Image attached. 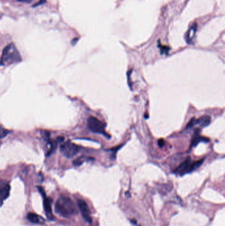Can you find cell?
I'll use <instances>...</instances> for the list:
<instances>
[{"label": "cell", "instance_id": "1", "mask_svg": "<svg viewBox=\"0 0 225 226\" xmlns=\"http://www.w3.org/2000/svg\"><path fill=\"white\" fill-rule=\"evenodd\" d=\"M55 212L63 217H69L77 213V208L71 198L64 196L58 198L55 204Z\"/></svg>", "mask_w": 225, "mask_h": 226}, {"label": "cell", "instance_id": "2", "mask_svg": "<svg viewBox=\"0 0 225 226\" xmlns=\"http://www.w3.org/2000/svg\"><path fill=\"white\" fill-rule=\"evenodd\" d=\"M21 61V57L18 50L13 43L7 45L4 49L0 60L1 65H9Z\"/></svg>", "mask_w": 225, "mask_h": 226}, {"label": "cell", "instance_id": "3", "mask_svg": "<svg viewBox=\"0 0 225 226\" xmlns=\"http://www.w3.org/2000/svg\"><path fill=\"white\" fill-rule=\"evenodd\" d=\"M87 126L90 131L98 134L107 135L105 132V124L94 117H90L87 120Z\"/></svg>", "mask_w": 225, "mask_h": 226}, {"label": "cell", "instance_id": "4", "mask_svg": "<svg viewBox=\"0 0 225 226\" xmlns=\"http://www.w3.org/2000/svg\"><path fill=\"white\" fill-rule=\"evenodd\" d=\"M62 154L67 158H71L79 152V147L71 142L67 141L60 147Z\"/></svg>", "mask_w": 225, "mask_h": 226}, {"label": "cell", "instance_id": "5", "mask_svg": "<svg viewBox=\"0 0 225 226\" xmlns=\"http://www.w3.org/2000/svg\"><path fill=\"white\" fill-rule=\"evenodd\" d=\"M77 204L79 206V210L81 213L83 218H84L85 221H87L88 223L92 222V218L90 216V209L88 208V206L87 204V202L85 200H79L77 201Z\"/></svg>", "mask_w": 225, "mask_h": 226}, {"label": "cell", "instance_id": "6", "mask_svg": "<svg viewBox=\"0 0 225 226\" xmlns=\"http://www.w3.org/2000/svg\"><path fill=\"white\" fill-rule=\"evenodd\" d=\"M38 188H39L40 192L42 194L43 199H44V208L45 210V213H46L48 219L53 220L54 219V217H53L51 203H50L49 198H48L46 197L44 190L42 188H41L40 187H38Z\"/></svg>", "mask_w": 225, "mask_h": 226}, {"label": "cell", "instance_id": "7", "mask_svg": "<svg viewBox=\"0 0 225 226\" xmlns=\"http://www.w3.org/2000/svg\"><path fill=\"white\" fill-rule=\"evenodd\" d=\"M192 163L191 162L190 158L188 157L184 161L183 163H182L176 169L175 172L176 174L179 175H183L186 173L192 172Z\"/></svg>", "mask_w": 225, "mask_h": 226}, {"label": "cell", "instance_id": "8", "mask_svg": "<svg viewBox=\"0 0 225 226\" xmlns=\"http://www.w3.org/2000/svg\"><path fill=\"white\" fill-rule=\"evenodd\" d=\"M10 185L4 180H0V200H4L9 197L10 193Z\"/></svg>", "mask_w": 225, "mask_h": 226}, {"label": "cell", "instance_id": "9", "mask_svg": "<svg viewBox=\"0 0 225 226\" xmlns=\"http://www.w3.org/2000/svg\"><path fill=\"white\" fill-rule=\"evenodd\" d=\"M27 219L29 220L30 222L34 223H44V220L41 218L40 215L36 214L34 213H29L27 214Z\"/></svg>", "mask_w": 225, "mask_h": 226}, {"label": "cell", "instance_id": "10", "mask_svg": "<svg viewBox=\"0 0 225 226\" xmlns=\"http://www.w3.org/2000/svg\"><path fill=\"white\" fill-rule=\"evenodd\" d=\"M209 141V139L207 138H205L204 137H201L200 135L198 133H196L195 134L194 136L191 139V147H195L198 145L199 142H208Z\"/></svg>", "mask_w": 225, "mask_h": 226}, {"label": "cell", "instance_id": "11", "mask_svg": "<svg viewBox=\"0 0 225 226\" xmlns=\"http://www.w3.org/2000/svg\"><path fill=\"white\" fill-rule=\"evenodd\" d=\"M211 123V117L207 115L201 117L198 120H196V124L200 126L202 128L208 126Z\"/></svg>", "mask_w": 225, "mask_h": 226}, {"label": "cell", "instance_id": "12", "mask_svg": "<svg viewBox=\"0 0 225 226\" xmlns=\"http://www.w3.org/2000/svg\"><path fill=\"white\" fill-rule=\"evenodd\" d=\"M197 30V24H194L192 25V27L188 32V34H187L186 36V40H187V42L188 43H191L192 40H193V37L195 36V34H196Z\"/></svg>", "mask_w": 225, "mask_h": 226}, {"label": "cell", "instance_id": "13", "mask_svg": "<svg viewBox=\"0 0 225 226\" xmlns=\"http://www.w3.org/2000/svg\"><path fill=\"white\" fill-rule=\"evenodd\" d=\"M89 159H93L86 156H81L79 157H78L77 159H75L74 161H73V164L75 166L78 167V166H80V165H81L85 161H88Z\"/></svg>", "mask_w": 225, "mask_h": 226}, {"label": "cell", "instance_id": "14", "mask_svg": "<svg viewBox=\"0 0 225 226\" xmlns=\"http://www.w3.org/2000/svg\"><path fill=\"white\" fill-rule=\"evenodd\" d=\"M9 133V130H7V129L4 128L3 126H0V139L6 137Z\"/></svg>", "mask_w": 225, "mask_h": 226}, {"label": "cell", "instance_id": "15", "mask_svg": "<svg viewBox=\"0 0 225 226\" xmlns=\"http://www.w3.org/2000/svg\"><path fill=\"white\" fill-rule=\"evenodd\" d=\"M196 124V120L195 119V118H192V119L189 120V122L188 123V124H187L186 129H187V130L191 129Z\"/></svg>", "mask_w": 225, "mask_h": 226}, {"label": "cell", "instance_id": "16", "mask_svg": "<svg viewBox=\"0 0 225 226\" xmlns=\"http://www.w3.org/2000/svg\"><path fill=\"white\" fill-rule=\"evenodd\" d=\"M169 50H170V48H169L168 46H161V54H167L168 53Z\"/></svg>", "mask_w": 225, "mask_h": 226}, {"label": "cell", "instance_id": "17", "mask_svg": "<svg viewBox=\"0 0 225 226\" xmlns=\"http://www.w3.org/2000/svg\"><path fill=\"white\" fill-rule=\"evenodd\" d=\"M45 3H46V0H40V1L38 2V3H36V4L34 5V7H36V6H40V5H43Z\"/></svg>", "mask_w": 225, "mask_h": 226}, {"label": "cell", "instance_id": "18", "mask_svg": "<svg viewBox=\"0 0 225 226\" xmlns=\"http://www.w3.org/2000/svg\"><path fill=\"white\" fill-rule=\"evenodd\" d=\"M158 144L159 145V147H163L164 145V140L163 139H160V140H159L158 142Z\"/></svg>", "mask_w": 225, "mask_h": 226}, {"label": "cell", "instance_id": "19", "mask_svg": "<svg viewBox=\"0 0 225 226\" xmlns=\"http://www.w3.org/2000/svg\"><path fill=\"white\" fill-rule=\"evenodd\" d=\"M17 1H21V2H25V3H31V2L32 1H34V0H17Z\"/></svg>", "mask_w": 225, "mask_h": 226}]
</instances>
